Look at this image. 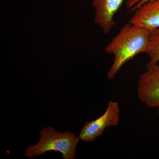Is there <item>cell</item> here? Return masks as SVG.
Listing matches in <instances>:
<instances>
[{"label":"cell","mask_w":159,"mask_h":159,"mask_svg":"<svg viewBox=\"0 0 159 159\" xmlns=\"http://www.w3.org/2000/svg\"><path fill=\"white\" fill-rule=\"evenodd\" d=\"M120 119L119 103L111 100L109 101L104 113L95 120L85 122L78 137L84 142H93L97 138L102 136L107 128L119 125Z\"/></svg>","instance_id":"3"},{"label":"cell","mask_w":159,"mask_h":159,"mask_svg":"<svg viewBox=\"0 0 159 159\" xmlns=\"http://www.w3.org/2000/svg\"><path fill=\"white\" fill-rule=\"evenodd\" d=\"M150 31L141 26L126 24L106 47L105 51L114 55L113 63L107 76L114 79L122 67L141 53H146L150 41Z\"/></svg>","instance_id":"1"},{"label":"cell","mask_w":159,"mask_h":159,"mask_svg":"<svg viewBox=\"0 0 159 159\" xmlns=\"http://www.w3.org/2000/svg\"><path fill=\"white\" fill-rule=\"evenodd\" d=\"M159 62H148L146 70L139 77L138 97L151 108L159 109Z\"/></svg>","instance_id":"4"},{"label":"cell","mask_w":159,"mask_h":159,"mask_svg":"<svg viewBox=\"0 0 159 159\" xmlns=\"http://www.w3.org/2000/svg\"><path fill=\"white\" fill-rule=\"evenodd\" d=\"M146 54L149 62H159V29L150 31V41Z\"/></svg>","instance_id":"7"},{"label":"cell","mask_w":159,"mask_h":159,"mask_svg":"<svg viewBox=\"0 0 159 159\" xmlns=\"http://www.w3.org/2000/svg\"><path fill=\"white\" fill-rule=\"evenodd\" d=\"M39 142L25 149L27 157L39 156L50 151L60 152L63 159H74L76 157V148L80 139L70 131L61 133L52 126L40 131Z\"/></svg>","instance_id":"2"},{"label":"cell","mask_w":159,"mask_h":159,"mask_svg":"<svg viewBox=\"0 0 159 159\" xmlns=\"http://www.w3.org/2000/svg\"><path fill=\"white\" fill-rule=\"evenodd\" d=\"M158 111H159V109H158Z\"/></svg>","instance_id":"9"},{"label":"cell","mask_w":159,"mask_h":159,"mask_svg":"<svg viewBox=\"0 0 159 159\" xmlns=\"http://www.w3.org/2000/svg\"><path fill=\"white\" fill-rule=\"evenodd\" d=\"M125 0H92L96 9L95 22L107 34L116 25L114 16Z\"/></svg>","instance_id":"5"},{"label":"cell","mask_w":159,"mask_h":159,"mask_svg":"<svg viewBox=\"0 0 159 159\" xmlns=\"http://www.w3.org/2000/svg\"><path fill=\"white\" fill-rule=\"evenodd\" d=\"M150 0H127L126 6L129 12H133L143 4Z\"/></svg>","instance_id":"8"},{"label":"cell","mask_w":159,"mask_h":159,"mask_svg":"<svg viewBox=\"0 0 159 159\" xmlns=\"http://www.w3.org/2000/svg\"><path fill=\"white\" fill-rule=\"evenodd\" d=\"M129 23L149 31L159 29V0H150L136 9Z\"/></svg>","instance_id":"6"}]
</instances>
